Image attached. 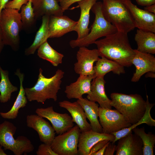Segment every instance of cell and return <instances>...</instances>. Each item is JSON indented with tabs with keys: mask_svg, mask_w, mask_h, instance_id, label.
<instances>
[{
	"mask_svg": "<svg viewBox=\"0 0 155 155\" xmlns=\"http://www.w3.org/2000/svg\"><path fill=\"white\" fill-rule=\"evenodd\" d=\"M127 34L117 31L96 40L100 57H104L124 67L131 66L135 50L130 44Z\"/></svg>",
	"mask_w": 155,
	"mask_h": 155,
	"instance_id": "1",
	"label": "cell"
},
{
	"mask_svg": "<svg viewBox=\"0 0 155 155\" xmlns=\"http://www.w3.org/2000/svg\"><path fill=\"white\" fill-rule=\"evenodd\" d=\"M42 73V69L40 68L38 79L35 85L32 88H24L26 98L30 102L36 101L41 103L50 99L56 101L57 94L61 89L62 79L65 73L62 70L58 69L55 74L49 78L45 77Z\"/></svg>",
	"mask_w": 155,
	"mask_h": 155,
	"instance_id": "2",
	"label": "cell"
},
{
	"mask_svg": "<svg viewBox=\"0 0 155 155\" xmlns=\"http://www.w3.org/2000/svg\"><path fill=\"white\" fill-rule=\"evenodd\" d=\"M102 13L117 31L127 34L136 28L133 17L123 0H102Z\"/></svg>",
	"mask_w": 155,
	"mask_h": 155,
	"instance_id": "3",
	"label": "cell"
},
{
	"mask_svg": "<svg viewBox=\"0 0 155 155\" xmlns=\"http://www.w3.org/2000/svg\"><path fill=\"white\" fill-rule=\"evenodd\" d=\"M111 105L122 114L132 125L144 116L146 102L140 94H126L113 92L110 95Z\"/></svg>",
	"mask_w": 155,
	"mask_h": 155,
	"instance_id": "4",
	"label": "cell"
},
{
	"mask_svg": "<svg viewBox=\"0 0 155 155\" xmlns=\"http://www.w3.org/2000/svg\"><path fill=\"white\" fill-rule=\"evenodd\" d=\"M102 6V2L100 1L96 2L93 5L91 10L95 14V17L90 28V31L82 38L71 40L69 44L72 48L88 47L94 44L99 38L107 36L117 31L116 28L104 17Z\"/></svg>",
	"mask_w": 155,
	"mask_h": 155,
	"instance_id": "5",
	"label": "cell"
},
{
	"mask_svg": "<svg viewBox=\"0 0 155 155\" xmlns=\"http://www.w3.org/2000/svg\"><path fill=\"white\" fill-rule=\"evenodd\" d=\"M19 10L6 8L2 11L0 16V28L5 45L11 46L14 51L19 47V33L23 27Z\"/></svg>",
	"mask_w": 155,
	"mask_h": 155,
	"instance_id": "6",
	"label": "cell"
},
{
	"mask_svg": "<svg viewBox=\"0 0 155 155\" xmlns=\"http://www.w3.org/2000/svg\"><path fill=\"white\" fill-rule=\"evenodd\" d=\"M16 127L12 123L5 121L0 124V145L9 150L15 155L30 153L34 149V145L26 137L21 135L16 139L13 137Z\"/></svg>",
	"mask_w": 155,
	"mask_h": 155,
	"instance_id": "7",
	"label": "cell"
},
{
	"mask_svg": "<svg viewBox=\"0 0 155 155\" xmlns=\"http://www.w3.org/2000/svg\"><path fill=\"white\" fill-rule=\"evenodd\" d=\"M81 132L76 125L55 136L51 145L52 149L57 155H78V145Z\"/></svg>",
	"mask_w": 155,
	"mask_h": 155,
	"instance_id": "8",
	"label": "cell"
},
{
	"mask_svg": "<svg viewBox=\"0 0 155 155\" xmlns=\"http://www.w3.org/2000/svg\"><path fill=\"white\" fill-rule=\"evenodd\" d=\"M98 117L103 133L106 134H111L124 128L128 127L132 125L116 109L113 110L99 107Z\"/></svg>",
	"mask_w": 155,
	"mask_h": 155,
	"instance_id": "9",
	"label": "cell"
},
{
	"mask_svg": "<svg viewBox=\"0 0 155 155\" xmlns=\"http://www.w3.org/2000/svg\"><path fill=\"white\" fill-rule=\"evenodd\" d=\"M35 112L38 116L46 119L51 122L57 134L67 131L74 125L70 116L67 113L62 114L55 112L53 106L38 108Z\"/></svg>",
	"mask_w": 155,
	"mask_h": 155,
	"instance_id": "10",
	"label": "cell"
},
{
	"mask_svg": "<svg viewBox=\"0 0 155 155\" xmlns=\"http://www.w3.org/2000/svg\"><path fill=\"white\" fill-rule=\"evenodd\" d=\"M97 49H89L86 47H79L76 54L77 62L74 64V70L80 75H94V64L99 58Z\"/></svg>",
	"mask_w": 155,
	"mask_h": 155,
	"instance_id": "11",
	"label": "cell"
},
{
	"mask_svg": "<svg viewBox=\"0 0 155 155\" xmlns=\"http://www.w3.org/2000/svg\"><path fill=\"white\" fill-rule=\"evenodd\" d=\"M129 9L138 29L155 33V14L139 8L131 0H123Z\"/></svg>",
	"mask_w": 155,
	"mask_h": 155,
	"instance_id": "12",
	"label": "cell"
},
{
	"mask_svg": "<svg viewBox=\"0 0 155 155\" xmlns=\"http://www.w3.org/2000/svg\"><path fill=\"white\" fill-rule=\"evenodd\" d=\"M26 122L28 127L37 132L41 142L51 145L55 132L49 122L37 115L31 114L27 116Z\"/></svg>",
	"mask_w": 155,
	"mask_h": 155,
	"instance_id": "13",
	"label": "cell"
},
{
	"mask_svg": "<svg viewBox=\"0 0 155 155\" xmlns=\"http://www.w3.org/2000/svg\"><path fill=\"white\" fill-rule=\"evenodd\" d=\"M135 55L131 63L135 67V71L131 81L137 82L147 72L155 73V57L152 54L142 53L134 49Z\"/></svg>",
	"mask_w": 155,
	"mask_h": 155,
	"instance_id": "14",
	"label": "cell"
},
{
	"mask_svg": "<svg viewBox=\"0 0 155 155\" xmlns=\"http://www.w3.org/2000/svg\"><path fill=\"white\" fill-rule=\"evenodd\" d=\"M118 141L115 155H143L142 141L132 131Z\"/></svg>",
	"mask_w": 155,
	"mask_h": 155,
	"instance_id": "15",
	"label": "cell"
},
{
	"mask_svg": "<svg viewBox=\"0 0 155 155\" xmlns=\"http://www.w3.org/2000/svg\"><path fill=\"white\" fill-rule=\"evenodd\" d=\"M78 23L67 16H51L49 26V38H59L74 31Z\"/></svg>",
	"mask_w": 155,
	"mask_h": 155,
	"instance_id": "16",
	"label": "cell"
},
{
	"mask_svg": "<svg viewBox=\"0 0 155 155\" xmlns=\"http://www.w3.org/2000/svg\"><path fill=\"white\" fill-rule=\"evenodd\" d=\"M115 139L112 134L100 133L92 129L81 132L78 145V155H88L91 148L99 141L108 140L113 142Z\"/></svg>",
	"mask_w": 155,
	"mask_h": 155,
	"instance_id": "17",
	"label": "cell"
},
{
	"mask_svg": "<svg viewBox=\"0 0 155 155\" xmlns=\"http://www.w3.org/2000/svg\"><path fill=\"white\" fill-rule=\"evenodd\" d=\"M59 104L60 107L66 109L69 113L72 122L78 126L81 132L92 129L90 124L87 121L83 107L77 101L71 102L64 100L59 102Z\"/></svg>",
	"mask_w": 155,
	"mask_h": 155,
	"instance_id": "18",
	"label": "cell"
},
{
	"mask_svg": "<svg viewBox=\"0 0 155 155\" xmlns=\"http://www.w3.org/2000/svg\"><path fill=\"white\" fill-rule=\"evenodd\" d=\"M95 78L94 75H80L76 81L66 86L64 92L67 97L69 99H78L82 98L84 94H89L91 82Z\"/></svg>",
	"mask_w": 155,
	"mask_h": 155,
	"instance_id": "19",
	"label": "cell"
},
{
	"mask_svg": "<svg viewBox=\"0 0 155 155\" xmlns=\"http://www.w3.org/2000/svg\"><path fill=\"white\" fill-rule=\"evenodd\" d=\"M97 1L82 0L77 2L78 7L80 9V15L74 30L78 35L76 39L83 38L89 32L90 28L88 26L90 22V12L93 5Z\"/></svg>",
	"mask_w": 155,
	"mask_h": 155,
	"instance_id": "20",
	"label": "cell"
},
{
	"mask_svg": "<svg viewBox=\"0 0 155 155\" xmlns=\"http://www.w3.org/2000/svg\"><path fill=\"white\" fill-rule=\"evenodd\" d=\"M105 83L104 77H96L93 79L91 83L90 93L87 94V98L91 101L98 102L101 108L111 109V100L108 97L105 92Z\"/></svg>",
	"mask_w": 155,
	"mask_h": 155,
	"instance_id": "21",
	"label": "cell"
},
{
	"mask_svg": "<svg viewBox=\"0 0 155 155\" xmlns=\"http://www.w3.org/2000/svg\"><path fill=\"white\" fill-rule=\"evenodd\" d=\"M36 19L44 16H59L64 12L58 0H32Z\"/></svg>",
	"mask_w": 155,
	"mask_h": 155,
	"instance_id": "22",
	"label": "cell"
},
{
	"mask_svg": "<svg viewBox=\"0 0 155 155\" xmlns=\"http://www.w3.org/2000/svg\"><path fill=\"white\" fill-rule=\"evenodd\" d=\"M15 74L18 77L20 82V88L18 94L11 109L7 112H0L1 116L3 118L14 119L18 116L19 109L25 106L28 102V99L23 86L24 75L22 73L20 69H18Z\"/></svg>",
	"mask_w": 155,
	"mask_h": 155,
	"instance_id": "23",
	"label": "cell"
},
{
	"mask_svg": "<svg viewBox=\"0 0 155 155\" xmlns=\"http://www.w3.org/2000/svg\"><path fill=\"white\" fill-rule=\"evenodd\" d=\"M77 101L83 107L86 118L90 122L92 130L99 133H103L102 128L98 119V104L83 97L77 99Z\"/></svg>",
	"mask_w": 155,
	"mask_h": 155,
	"instance_id": "24",
	"label": "cell"
},
{
	"mask_svg": "<svg viewBox=\"0 0 155 155\" xmlns=\"http://www.w3.org/2000/svg\"><path fill=\"white\" fill-rule=\"evenodd\" d=\"M138 51L152 55L155 54V34L140 29L137 30L135 36Z\"/></svg>",
	"mask_w": 155,
	"mask_h": 155,
	"instance_id": "25",
	"label": "cell"
},
{
	"mask_svg": "<svg viewBox=\"0 0 155 155\" xmlns=\"http://www.w3.org/2000/svg\"><path fill=\"white\" fill-rule=\"evenodd\" d=\"M101 57L94 66L96 77L104 78L105 74L110 71L118 75L125 73L124 67L117 63L104 57Z\"/></svg>",
	"mask_w": 155,
	"mask_h": 155,
	"instance_id": "26",
	"label": "cell"
},
{
	"mask_svg": "<svg viewBox=\"0 0 155 155\" xmlns=\"http://www.w3.org/2000/svg\"><path fill=\"white\" fill-rule=\"evenodd\" d=\"M146 111L143 117L138 122L132 124L129 127L124 128L117 132L112 133L111 134L114 135L115 137L113 143H115L119 139L127 135L130 132L132 131L133 129L140 125L146 123L150 127L155 126V120L152 117L150 114V110L155 104L150 102L147 95H146Z\"/></svg>",
	"mask_w": 155,
	"mask_h": 155,
	"instance_id": "27",
	"label": "cell"
},
{
	"mask_svg": "<svg viewBox=\"0 0 155 155\" xmlns=\"http://www.w3.org/2000/svg\"><path fill=\"white\" fill-rule=\"evenodd\" d=\"M50 16H44L42 17V23L37 32L34 41L32 44L26 48L25 54L29 55L34 54L40 46L49 38V26Z\"/></svg>",
	"mask_w": 155,
	"mask_h": 155,
	"instance_id": "28",
	"label": "cell"
},
{
	"mask_svg": "<svg viewBox=\"0 0 155 155\" xmlns=\"http://www.w3.org/2000/svg\"><path fill=\"white\" fill-rule=\"evenodd\" d=\"M37 55L39 58L50 62L53 66H57L62 63L64 55L54 49L46 41L38 49Z\"/></svg>",
	"mask_w": 155,
	"mask_h": 155,
	"instance_id": "29",
	"label": "cell"
},
{
	"mask_svg": "<svg viewBox=\"0 0 155 155\" xmlns=\"http://www.w3.org/2000/svg\"><path fill=\"white\" fill-rule=\"evenodd\" d=\"M0 102L5 103L10 99L11 94L18 91V88L13 86L10 82L8 71L3 70L0 65Z\"/></svg>",
	"mask_w": 155,
	"mask_h": 155,
	"instance_id": "30",
	"label": "cell"
},
{
	"mask_svg": "<svg viewBox=\"0 0 155 155\" xmlns=\"http://www.w3.org/2000/svg\"><path fill=\"white\" fill-rule=\"evenodd\" d=\"M141 138L143 144V155H153L155 144V135L151 132L146 133L144 127H135L132 130Z\"/></svg>",
	"mask_w": 155,
	"mask_h": 155,
	"instance_id": "31",
	"label": "cell"
},
{
	"mask_svg": "<svg viewBox=\"0 0 155 155\" xmlns=\"http://www.w3.org/2000/svg\"><path fill=\"white\" fill-rule=\"evenodd\" d=\"M20 9V13L23 27L31 26L34 24L36 20L32 0H28L26 4L23 5Z\"/></svg>",
	"mask_w": 155,
	"mask_h": 155,
	"instance_id": "32",
	"label": "cell"
},
{
	"mask_svg": "<svg viewBox=\"0 0 155 155\" xmlns=\"http://www.w3.org/2000/svg\"><path fill=\"white\" fill-rule=\"evenodd\" d=\"M36 153L37 155H57L53 150L51 145L44 143L39 146Z\"/></svg>",
	"mask_w": 155,
	"mask_h": 155,
	"instance_id": "33",
	"label": "cell"
},
{
	"mask_svg": "<svg viewBox=\"0 0 155 155\" xmlns=\"http://www.w3.org/2000/svg\"><path fill=\"white\" fill-rule=\"evenodd\" d=\"M28 2V0H12L7 3L5 8L17 9L19 11L22 6L26 4Z\"/></svg>",
	"mask_w": 155,
	"mask_h": 155,
	"instance_id": "34",
	"label": "cell"
},
{
	"mask_svg": "<svg viewBox=\"0 0 155 155\" xmlns=\"http://www.w3.org/2000/svg\"><path fill=\"white\" fill-rule=\"evenodd\" d=\"M109 142L110 141L108 140H104L99 141L91 148L88 155H92L93 153L97 152Z\"/></svg>",
	"mask_w": 155,
	"mask_h": 155,
	"instance_id": "35",
	"label": "cell"
},
{
	"mask_svg": "<svg viewBox=\"0 0 155 155\" xmlns=\"http://www.w3.org/2000/svg\"><path fill=\"white\" fill-rule=\"evenodd\" d=\"M82 0H58L62 10L65 11L68 9L73 4Z\"/></svg>",
	"mask_w": 155,
	"mask_h": 155,
	"instance_id": "36",
	"label": "cell"
},
{
	"mask_svg": "<svg viewBox=\"0 0 155 155\" xmlns=\"http://www.w3.org/2000/svg\"><path fill=\"white\" fill-rule=\"evenodd\" d=\"M117 145L115 143L110 142L106 147L104 155H113L116 151Z\"/></svg>",
	"mask_w": 155,
	"mask_h": 155,
	"instance_id": "37",
	"label": "cell"
},
{
	"mask_svg": "<svg viewBox=\"0 0 155 155\" xmlns=\"http://www.w3.org/2000/svg\"><path fill=\"white\" fill-rule=\"evenodd\" d=\"M137 4L139 5L146 6L155 4V0H135Z\"/></svg>",
	"mask_w": 155,
	"mask_h": 155,
	"instance_id": "38",
	"label": "cell"
},
{
	"mask_svg": "<svg viewBox=\"0 0 155 155\" xmlns=\"http://www.w3.org/2000/svg\"><path fill=\"white\" fill-rule=\"evenodd\" d=\"M107 143L103 148L96 152L93 153L92 155H104L106 148L109 142Z\"/></svg>",
	"mask_w": 155,
	"mask_h": 155,
	"instance_id": "39",
	"label": "cell"
},
{
	"mask_svg": "<svg viewBox=\"0 0 155 155\" xmlns=\"http://www.w3.org/2000/svg\"><path fill=\"white\" fill-rule=\"evenodd\" d=\"M144 9L150 13L155 14V4L145 6Z\"/></svg>",
	"mask_w": 155,
	"mask_h": 155,
	"instance_id": "40",
	"label": "cell"
},
{
	"mask_svg": "<svg viewBox=\"0 0 155 155\" xmlns=\"http://www.w3.org/2000/svg\"><path fill=\"white\" fill-rule=\"evenodd\" d=\"M9 0H0V16L2 10L5 8V6Z\"/></svg>",
	"mask_w": 155,
	"mask_h": 155,
	"instance_id": "41",
	"label": "cell"
},
{
	"mask_svg": "<svg viewBox=\"0 0 155 155\" xmlns=\"http://www.w3.org/2000/svg\"><path fill=\"white\" fill-rule=\"evenodd\" d=\"M5 45L3 39L1 30L0 28V54Z\"/></svg>",
	"mask_w": 155,
	"mask_h": 155,
	"instance_id": "42",
	"label": "cell"
},
{
	"mask_svg": "<svg viewBox=\"0 0 155 155\" xmlns=\"http://www.w3.org/2000/svg\"><path fill=\"white\" fill-rule=\"evenodd\" d=\"M145 77L146 78H155V72L149 71L146 73Z\"/></svg>",
	"mask_w": 155,
	"mask_h": 155,
	"instance_id": "43",
	"label": "cell"
},
{
	"mask_svg": "<svg viewBox=\"0 0 155 155\" xmlns=\"http://www.w3.org/2000/svg\"><path fill=\"white\" fill-rule=\"evenodd\" d=\"M2 148V146L0 145V155H7Z\"/></svg>",
	"mask_w": 155,
	"mask_h": 155,
	"instance_id": "44",
	"label": "cell"
},
{
	"mask_svg": "<svg viewBox=\"0 0 155 155\" xmlns=\"http://www.w3.org/2000/svg\"><path fill=\"white\" fill-rule=\"evenodd\" d=\"M0 78H1V74H0Z\"/></svg>",
	"mask_w": 155,
	"mask_h": 155,
	"instance_id": "45",
	"label": "cell"
}]
</instances>
